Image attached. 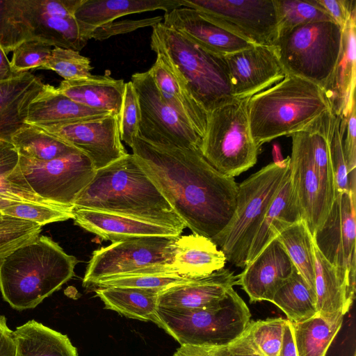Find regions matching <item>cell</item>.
Instances as JSON below:
<instances>
[{"mask_svg":"<svg viewBox=\"0 0 356 356\" xmlns=\"http://www.w3.org/2000/svg\"><path fill=\"white\" fill-rule=\"evenodd\" d=\"M278 356H298L291 323L287 319Z\"/></svg>","mask_w":356,"mask_h":356,"instance_id":"cell-54","label":"cell"},{"mask_svg":"<svg viewBox=\"0 0 356 356\" xmlns=\"http://www.w3.org/2000/svg\"><path fill=\"white\" fill-rule=\"evenodd\" d=\"M74 207L120 214L180 233L186 227L133 154L97 170Z\"/></svg>","mask_w":356,"mask_h":356,"instance_id":"cell-2","label":"cell"},{"mask_svg":"<svg viewBox=\"0 0 356 356\" xmlns=\"http://www.w3.org/2000/svg\"><path fill=\"white\" fill-rule=\"evenodd\" d=\"M44 86L40 79L29 71L0 82V140L10 142L27 124L29 106Z\"/></svg>","mask_w":356,"mask_h":356,"instance_id":"cell-25","label":"cell"},{"mask_svg":"<svg viewBox=\"0 0 356 356\" xmlns=\"http://www.w3.org/2000/svg\"><path fill=\"white\" fill-rule=\"evenodd\" d=\"M19 168L38 196L49 202L73 207L96 172L91 160L80 151L48 161L19 156Z\"/></svg>","mask_w":356,"mask_h":356,"instance_id":"cell-14","label":"cell"},{"mask_svg":"<svg viewBox=\"0 0 356 356\" xmlns=\"http://www.w3.org/2000/svg\"><path fill=\"white\" fill-rule=\"evenodd\" d=\"M74 223L102 240L112 243L138 237H177L179 232L125 216L88 209L73 207Z\"/></svg>","mask_w":356,"mask_h":356,"instance_id":"cell-21","label":"cell"},{"mask_svg":"<svg viewBox=\"0 0 356 356\" xmlns=\"http://www.w3.org/2000/svg\"><path fill=\"white\" fill-rule=\"evenodd\" d=\"M14 74L10 61L8 60L6 51L0 46V82L11 79Z\"/></svg>","mask_w":356,"mask_h":356,"instance_id":"cell-56","label":"cell"},{"mask_svg":"<svg viewBox=\"0 0 356 356\" xmlns=\"http://www.w3.org/2000/svg\"><path fill=\"white\" fill-rule=\"evenodd\" d=\"M181 7V0H84L74 18L88 32L124 15Z\"/></svg>","mask_w":356,"mask_h":356,"instance_id":"cell-31","label":"cell"},{"mask_svg":"<svg viewBox=\"0 0 356 356\" xmlns=\"http://www.w3.org/2000/svg\"><path fill=\"white\" fill-rule=\"evenodd\" d=\"M346 118L331 114L327 138L334 176L335 194L350 191L343 140Z\"/></svg>","mask_w":356,"mask_h":356,"instance_id":"cell-44","label":"cell"},{"mask_svg":"<svg viewBox=\"0 0 356 356\" xmlns=\"http://www.w3.org/2000/svg\"><path fill=\"white\" fill-rule=\"evenodd\" d=\"M2 216V214L0 213V216Z\"/></svg>","mask_w":356,"mask_h":356,"instance_id":"cell-58","label":"cell"},{"mask_svg":"<svg viewBox=\"0 0 356 356\" xmlns=\"http://www.w3.org/2000/svg\"><path fill=\"white\" fill-rule=\"evenodd\" d=\"M191 280L173 273L135 274L100 280L92 286L95 288L130 287L161 291L168 287L186 283Z\"/></svg>","mask_w":356,"mask_h":356,"instance_id":"cell-45","label":"cell"},{"mask_svg":"<svg viewBox=\"0 0 356 356\" xmlns=\"http://www.w3.org/2000/svg\"><path fill=\"white\" fill-rule=\"evenodd\" d=\"M294 269L284 246L276 238L237 275L236 284L241 286L251 302H271Z\"/></svg>","mask_w":356,"mask_h":356,"instance_id":"cell-19","label":"cell"},{"mask_svg":"<svg viewBox=\"0 0 356 356\" xmlns=\"http://www.w3.org/2000/svg\"><path fill=\"white\" fill-rule=\"evenodd\" d=\"M342 322L330 323L318 315L301 322H291L298 356H325Z\"/></svg>","mask_w":356,"mask_h":356,"instance_id":"cell-37","label":"cell"},{"mask_svg":"<svg viewBox=\"0 0 356 356\" xmlns=\"http://www.w3.org/2000/svg\"><path fill=\"white\" fill-rule=\"evenodd\" d=\"M52 48L49 44L35 40L24 41L13 51L10 65L13 73L28 72L39 68L48 61Z\"/></svg>","mask_w":356,"mask_h":356,"instance_id":"cell-47","label":"cell"},{"mask_svg":"<svg viewBox=\"0 0 356 356\" xmlns=\"http://www.w3.org/2000/svg\"><path fill=\"white\" fill-rule=\"evenodd\" d=\"M21 42L35 40L80 51L90 33L74 14L84 0H10Z\"/></svg>","mask_w":356,"mask_h":356,"instance_id":"cell-11","label":"cell"},{"mask_svg":"<svg viewBox=\"0 0 356 356\" xmlns=\"http://www.w3.org/2000/svg\"><path fill=\"white\" fill-rule=\"evenodd\" d=\"M10 142L19 156L40 161H48L79 152L44 129L31 124H26L15 134Z\"/></svg>","mask_w":356,"mask_h":356,"instance_id":"cell-34","label":"cell"},{"mask_svg":"<svg viewBox=\"0 0 356 356\" xmlns=\"http://www.w3.org/2000/svg\"><path fill=\"white\" fill-rule=\"evenodd\" d=\"M317 1L341 29L352 15L356 13L355 0H317Z\"/></svg>","mask_w":356,"mask_h":356,"instance_id":"cell-51","label":"cell"},{"mask_svg":"<svg viewBox=\"0 0 356 356\" xmlns=\"http://www.w3.org/2000/svg\"><path fill=\"white\" fill-rule=\"evenodd\" d=\"M289 172L287 156L268 164L238 184L233 216L223 230L211 239L232 265L246 266L252 241Z\"/></svg>","mask_w":356,"mask_h":356,"instance_id":"cell-6","label":"cell"},{"mask_svg":"<svg viewBox=\"0 0 356 356\" xmlns=\"http://www.w3.org/2000/svg\"><path fill=\"white\" fill-rule=\"evenodd\" d=\"M111 113L84 106L59 92L55 87L44 84L29 106L26 123L47 127L98 119Z\"/></svg>","mask_w":356,"mask_h":356,"instance_id":"cell-28","label":"cell"},{"mask_svg":"<svg viewBox=\"0 0 356 356\" xmlns=\"http://www.w3.org/2000/svg\"><path fill=\"white\" fill-rule=\"evenodd\" d=\"M53 203L38 196L19 168V155L11 142L0 140V200Z\"/></svg>","mask_w":356,"mask_h":356,"instance_id":"cell-36","label":"cell"},{"mask_svg":"<svg viewBox=\"0 0 356 356\" xmlns=\"http://www.w3.org/2000/svg\"><path fill=\"white\" fill-rule=\"evenodd\" d=\"M341 28L333 21L300 25L279 36L273 44L286 74L307 80L322 90L337 63Z\"/></svg>","mask_w":356,"mask_h":356,"instance_id":"cell-8","label":"cell"},{"mask_svg":"<svg viewBox=\"0 0 356 356\" xmlns=\"http://www.w3.org/2000/svg\"><path fill=\"white\" fill-rule=\"evenodd\" d=\"M15 356H79L67 335L31 320L13 331Z\"/></svg>","mask_w":356,"mask_h":356,"instance_id":"cell-32","label":"cell"},{"mask_svg":"<svg viewBox=\"0 0 356 356\" xmlns=\"http://www.w3.org/2000/svg\"><path fill=\"white\" fill-rule=\"evenodd\" d=\"M150 46L175 69L208 114L235 99L223 56L201 47L162 22L152 26Z\"/></svg>","mask_w":356,"mask_h":356,"instance_id":"cell-5","label":"cell"},{"mask_svg":"<svg viewBox=\"0 0 356 356\" xmlns=\"http://www.w3.org/2000/svg\"><path fill=\"white\" fill-rule=\"evenodd\" d=\"M181 3L252 44L273 46L277 38L273 0H181Z\"/></svg>","mask_w":356,"mask_h":356,"instance_id":"cell-13","label":"cell"},{"mask_svg":"<svg viewBox=\"0 0 356 356\" xmlns=\"http://www.w3.org/2000/svg\"><path fill=\"white\" fill-rule=\"evenodd\" d=\"M331 114L330 111L327 112L305 130L310 135L315 168L323 194L330 209L335 197L334 176L327 138Z\"/></svg>","mask_w":356,"mask_h":356,"instance_id":"cell-39","label":"cell"},{"mask_svg":"<svg viewBox=\"0 0 356 356\" xmlns=\"http://www.w3.org/2000/svg\"><path fill=\"white\" fill-rule=\"evenodd\" d=\"M355 190L336 193L331 209L313 240L323 257L355 286Z\"/></svg>","mask_w":356,"mask_h":356,"instance_id":"cell-15","label":"cell"},{"mask_svg":"<svg viewBox=\"0 0 356 356\" xmlns=\"http://www.w3.org/2000/svg\"><path fill=\"white\" fill-rule=\"evenodd\" d=\"M355 13L342 29L341 47L334 71L322 90L330 111L346 118L355 103Z\"/></svg>","mask_w":356,"mask_h":356,"instance_id":"cell-23","label":"cell"},{"mask_svg":"<svg viewBox=\"0 0 356 356\" xmlns=\"http://www.w3.org/2000/svg\"><path fill=\"white\" fill-rule=\"evenodd\" d=\"M250 317L245 302L231 288L219 302L206 308L157 306L153 323L181 345L218 348L237 339L249 324Z\"/></svg>","mask_w":356,"mask_h":356,"instance_id":"cell-7","label":"cell"},{"mask_svg":"<svg viewBox=\"0 0 356 356\" xmlns=\"http://www.w3.org/2000/svg\"><path fill=\"white\" fill-rule=\"evenodd\" d=\"M41 69L51 70L65 81L88 78L92 74L90 60L79 51L60 47H54L51 56Z\"/></svg>","mask_w":356,"mask_h":356,"instance_id":"cell-46","label":"cell"},{"mask_svg":"<svg viewBox=\"0 0 356 356\" xmlns=\"http://www.w3.org/2000/svg\"><path fill=\"white\" fill-rule=\"evenodd\" d=\"M136 161L193 234L213 239L230 221L238 184L215 169L200 151L149 143L131 147Z\"/></svg>","mask_w":356,"mask_h":356,"instance_id":"cell-1","label":"cell"},{"mask_svg":"<svg viewBox=\"0 0 356 356\" xmlns=\"http://www.w3.org/2000/svg\"><path fill=\"white\" fill-rule=\"evenodd\" d=\"M292 138L289 156L292 187L301 212L312 236L325 220L330 208L323 194L315 168L310 135L302 131L290 136Z\"/></svg>","mask_w":356,"mask_h":356,"instance_id":"cell-17","label":"cell"},{"mask_svg":"<svg viewBox=\"0 0 356 356\" xmlns=\"http://www.w3.org/2000/svg\"><path fill=\"white\" fill-rule=\"evenodd\" d=\"M161 291L130 287L95 288V293L104 304L127 318L153 322Z\"/></svg>","mask_w":356,"mask_h":356,"instance_id":"cell-33","label":"cell"},{"mask_svg":"<svg viewBox=\"0 0 356 356\" xmlns=\"http://www.w3.org/2000/svg\"><path fill=\"white\" fill-rule=\"evenodd\" d=\"M355 103L353 104L346 120L343 147L348 174L356 168V116Z\"/></svg>","mask_w":356,"mask_h":356,"instance_id":"cell-50","label":"cell"},{"mask_svg":"<svg viewBox=\"0 0 356 356\" xmlns=\"http://www.w3.org/2000/svg\"><path fill=\"white\" fill-rule=\"evenodd\" d=\"M124 88L123 79H113L106 73L78 80H63L56 88L74 102L89 108L119 115Z\"/></svg>","mask_w":356,"mask_h":356,"instance_id":"cell-29","label":"cell"},{"mask_svg":"<svg viewBox=\"0 0 356 356\" xmlns=\"http://www.w3.org/2000/svg\"><path fill=\"white\" fill-rule=\"evenodd\" d=\"M177 237L145 236L112 243L93 252L83 286L116 276L172 273L171 264ZM175 274V273H173Z\"/></svg>","mask_w":356,"mask_h":356,"instance_id":"cell-10","label":"cell"},{"mask_svg":"<svg viewBox=\"0 0 356 356\" xmlns=\"http://www.w3.org/2000/svg\"><path fill=\"white\" fill-rule=\"evenodd\" d=\"M353 356H356V353L355 352L354 353L353 355Z\"/></svg>","mask_w":356,"mask_h":356,"instance_id":"cell-57","label":"cell"},{"mask_svg":"<svg viewBox=\"0 0 356 356\" xmlns=\"http://www.w3.org/2000/svg\"><path fill=\"white\" fill-rule=\"evenodd\" d=\"M236 99L208 115L200 152L220 173L235 177L254 166L259 148L250 129L248 101Z\"/></svg>","mask_w":356,"mask_h":356,"instance_id":"cell-9","label":"cell"},{"mask_svg":"<svg viewBox=\"0 0 356 356\" xmlns=\"http://www.w3.org/2000/svg\"><path fill=\"white\" fill-rule=\"evenodd\" d=\"M16 344L12 331L7 325L6 318L0 315V356H15Z\"/></svg>","mask_w":356,"mask_h":356,"instance_id":"cell-53","label":"cell"},{"mask_svg":"<svg viewBox=\"0 0 356 356\" xmlns=\"http://www.w3.org/2000/svg\"><path fill=\"white\" fill-rule=\"evenodd\" d=\"M224 58L232 93L236 99L250 98L286 76L273 46L252 44Z\"/></svg>","mask_w":356,"mask_h":356,"instance_id":"cell-18","label":"cell"},{"mask_svg":"<svg viewBox=\"0 0 356 356\" xmlns=\"http://www.w3.org/2000/svg\"><path fill=\"white\" fill-rule=\"evenodd\" d=\"M237 275L228 268L168 287L158 296L159 307L175 309H202L219 302L236 284Z\"/></svg>","mask_w":356,"mask_h":356,"instance_id":"cell-22","label":"cell"},{"mask_svg":"<svg viewBox=\"0 0 356 356\" xmlns=\"http://www.w3.org/2000/svg\"><path fill=\"white\" fill-rule=\"evenodd\" d=\"M73 207L55 203L0 200V213L2 215L29 220L41 227L54 222L73 219Z\"/></svg>","mask_w":356,"mask_h":356,"instance_id":"cell-40","label":"cell"},{"mask_svg":"<svg viewBox=\"0 0 356 356\" xmlns=\"http://www.w3.org/2000/svg\"><path fill=\"white\" fill-rule=\"evenodd\" d=\"M273 3L277 22V38L300 25L333 21L317 0H273Z\"/></svg>","mask_w":356,"mask_h":356,"instance_id":"cell-41","label":"cell"},{"mask_svg":"<svg viewBox=\"0 0 356 356\" xmlns=\"http://www.w3.org/2000/svg\"><path fill=\"white\" fill-rule=\"evenodd\" d=\"M40 232L41 226L37 223L0 216V265L16 249L37 238Z\"/></svg>","mask_w":356,"mask_h":356,"instance_id":"cell-43","label":"cell"},{"mask_svg":"<svg viewBox=\"0 0 356 356\" xmlns=\"http://www.w3.org/2000/svg\"><path fill=\"white\" fill-rule=\"evenodd\" d=\"M162 99L202 138L209 114L197 104L175 69L161 56L148 70Z\"/></svg>","mask_w":356,"mask_h":356,"instance_id":"cell-26","label":"cell"},{"mask_svg":"<svg viewBox=\"0 0 356 356\" xmlns=\"http://www.w3.org/2000/svg\"><path fill=\"white\" fill-rule=\"evenodd\" d=\"M277 238L295 268L315 291L314 241L305 222L301 219L281 232Z\"/></svg>","mask_w":356,"mask_h":356,"instance_id":"cell-38","label":"cell"},{"mask_svg":"<svg viewBox=\"0 0 356 356\" xmlns=\"http://www.w3.org/2000/svg\"><path fill=\"white\" fill-rule=\"evenodd\" d=\"M271 302L282 309L291 323L301 322L318 315L316 293L296 268L276 291Z\"/></svg>","mask_w":356,"mask_h":356,"instance_id":"cell-35","label":"cell"},{"mask_svg":"<svg viewBox=\"0 0 356 356\" xmlns=\"http://www.w3.org/2000/svg\"><path fill=\"white\" fill-rule=\"evenodd\" d=\"M330 111L321 88L289 74L248 101L250 132L259 149L276 138L305 131Z\"/></svg>","mask_w":356,"mask_h":356,"instance_id":"cell-4","label":"cell"},{"mask_svg":"<svg viewBox=\"0 0 356 356\" xmlns=\"http://www.w3.org/2000/svg\"><path fill=\"white\" fill-rule=\"evenodd\" d=\"M226 261L224 253L211 239L193 233L176 238L168 268L172 273L193 279L224 268Z\"/></svg>","mask_w":356,"mask_h":356,"instance_id":"cell-27","label":"cell"},{"mask_svg":"<svg viewBox=\"0 0 356 356\" xmlns=\"http://www.w3.org/2000/svg\"><path fill=\"white\" fill-rule=\"evenodd\" d=\"M40 127L85 154L96 170L128 154L120 136L119 115L114 113L98 119Z\"/></svg>","mask_w":356,"mask_h":356,"instance_id":"cell-16","label":"cell"},{"mask_svg":"<svg viewBox=\"0 0 356 356\" xmlns=\"http://www.w3.org/2000/svg\"><path fill=\"white\" fill-rule=\"evenodd\" d=\"M173 356H211V355L209 347L183 344L177 349Z\"/></svg>","mask_w":356,"mask_h":356,"instance_id":"cell-55","label":"cell"},{"mask_svg":"<svg viewBox=\"0 0 356 356\" xmlns=\"http://www.w3.org/2000/svg\"><path fill=\"white\" fill-rule=\"evenodd\" d=\"M287 319L267 318L250 321L242 335L263 356H278Z\"/></svg>","mask_w":356,"mask_h":356,"instance_id":"cell-42","label":"cell"},{"mask_svg":"<svg viewBox=\"0 0 356 356\" xmlns=\"http://www.w3.org/2000/svg\"><path fill=\"white\" fill-rule=\"evenodd\" d=\"M78 262L51 238L39 236L0 265L2 296L15 309L35 308L74 275Z\"/></svg>","mask_w":356,"mask_h":356,"instance_id":"cell-3","label":"cell"},{"mask_svg":"<svg viewBox=\"0 0 356 356\" xmlns=\"http://www.w3.org/2000/svg\"><path fill=\"white\" fill-rule=\"evenodd\" d=\"M163 17L157 16L152 18L140 19H124L113 21L93 29L90 33V39L103 40L120 34L128 33L140 28L154 26L161 23Z\"/></svg>","mask_w":356,"mask_h":356,"instance_id":"cell-49","label":"cell"},{"mask_svg":"<svg viewBox=\"0 0 356 356\" xmlns=\"http://www.w3.org/2000/svg\"><path fill=\"white\" fill-rule=\"evenodd\" d=\"M163 19L165 26L223 56L252 45L207 19L193 8L184 6L174 8L165 12Z\"/></svg>","mask_w":356,"mask_h":356,"instance_id":"cell-20","label":"cell"},{"mask_svg":"<svg viewBox=\"0 0 356 356\" xmlns=\"http://www.w3.org/2000/svg\"><path fill=\"white\" fill-rule=\"evenodd\" d=\"M211 356H263L257 352L241 334L231 343L218 348H209Z\"/></svg>","mask_w":356,"mask_h":356,"instance_id":"cell-52","label":"cell"},{"mask_svg":"<svg viewBox=\"0 0 356 356\" xmlns=\"http://www.w3.org/2000/svg\"><path fill=\"white\" fill-rule=\"evenodd\" d=\"M314 253L318 315L330 323L343 321L354 300L355 286L323 257L314 242Z\"/></svg>","mask_w":356,"mask_h":356,"instance_id":"cell-24","label":"cell"},{"mask_svg":"<svg viewBox=\"0 0 356 356\" xmlns=\"http://www.w3.org/2000/svg\"><path fill=\"white\" fill-rule=\"evenodd\" d=\"M302 219L290 172L270 205L250 246L246 266L286 228Z\"/></svg>","mask_w":356,"mask_h":356,"instance_id":"cell-30","label":"cell"},{"mask_svg":"<svg viewBox=\"0 0 356 356\" xmlns=\"http://www.w3.org/2000/svg\"><path fill=\"white\" fill-rule=\"evenodd\" d=\"M140 108L138 96L131 81L125 83L124 92L119 113V131L121 141L130 147L138 135Z\"/></svg>","mask_w":356,"mask_h":356,"instance_id":"cell-48","label":"cell"},{"mask_svg":"<svg viewBox=\"0 0 356 356\" xmlns=\"http://www.w3.org/2000/svg\"><path fill=\"white\" fill-rule=\"evenodd\" d=\"M131 81L140 108L138 136L154 145L200 151L202 138L165 102L148 70Z\"/></svg>","mask_w":356,"mask_h":356,"instance_id":"cell-12","label":"cell"}]
</instances>
